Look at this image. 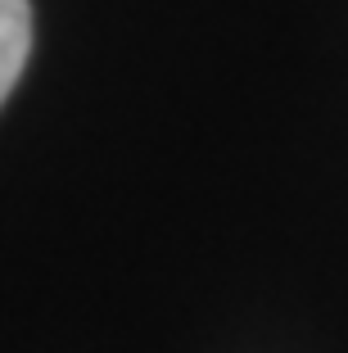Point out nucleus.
I'll return each instance as SVG.
<instances>
[{"mask_svg": "<svg viewBox=\"0 0 348 353\" xmlns=\"http://www.w3.org/2000/svg\"><path fill=\"white\" fill-rule=\"evenodd\" d=\"M28 54H32V5L28 0H0V104L10 100Z\"/></svg>", "mask_w": 348, "mask_h": 353, "instance_id": "obj_1", "label": "nucleus"}]
</instances>
